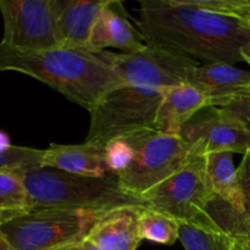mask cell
<instances>
[{
	"mask_svg": "<svg viewBox=\"0 0 250 250\" xmlns=\"http://www.w3.org/2000/svg\"><path fill=\"white\" fill-rule=\"evenodd\" d=\"M137 32L149 46L200 60L234 65L250 43L242 20L212 11L199 0H142Z\"/></svg>",
	"mask_w": 250,
	"mask_h": 250,
	"instance_id": "6da1fadb",
	"label": "cell"
},
{
	"mask_svg": "<svg viewBox=\"0 0 250 250\" xmlns=\"http://www.w3.org/2000/svg\"><path fill=\"white\" fill-rule=\"evenodd\" d=\"M116 54L92 48L55 46L21 51L0 44V71H15L43 82L88 111L114 88L124 85Z\"/></svg>",
	"mask_w": 250,
	"mask_h": 250,
	"instance_id": "7a4b0ae2",
	"label": "cell"
},
{
	"mask_svg": "<svg viewBox=\"0 0 250 250\" xmlns=\"http://www.w3.org/2000/svg\"><path fill=\"white\" fill-rule=\"evenodd\" d=\"M22 176L33 210L65 208L109 212L125 208H146L141 197L124 189L116 175L85 177L39 166L23 170Z\"/></svg>",
	"mask_w": 250,
	"mask_h": 250,
	"instance_id": "3957f363",
	"label": "cell"
},
{
	"mask_svg": "<svg viewBox=\"0 0 250 250\" xmlns=\"http://www.w3.org/2000/svg\"><path fill=\"white\" fill-rule=\"evenodd\" d=\"M167 89L124 84L107 92L89 111L85 143L104 148L115 139L154 129L156 114Z\"/></svg>",
	"mask_w": 250,
	"mask_h": 250,
	"instance_id": "277c9868",
	"label": "cell"
},
{
	"mask_svg": "<svg viewBox=\"0 0 250 250\" xmlns=\"http://www.w3.org/2000/svg\"><path fill=\"white\" fill-rule=\"evenodd\" d=\"M106 212L49 208L12 217L0 225L16 250H50L83 241Z\"/></svg>",
	"mask_w": 250,
	"mask_h": 250,
	"instance_id": "5b68a950",
	"label": "cell"
},
{
	"mask_svg": "<svg viewBox=\"0 0 250 250\" xmlns=\"http://www.w3.org/2000/svg\"><path fill=\"white\" fill-rule=\"evenodd\" d=\"M133 149L131 163L117 173L127 192L141 197L185 167L194 156L181 137L146 129L124 137Z\"/></svg>",
	"mask_w": 250,
	"mask_h": 250,
	"instance_id": "8992f818",
	"label": "cell"
},
{
	"mask_svg": "<svg viewBox=\"0 0 250 250\" xmlns=\"http://www.w3.org/2000/svg\"><path fill=\"white\" fill-rule=\"evenodd\" d=\"M212 198L205 158H193L185 167L142 195L148 209L178 222L219 229L208 214Z\"/></svg>",
	"mask_w": 250,
	"mask_h": 250,
	"instance_id": "52a82bcc",
	"label": "cell"
},
{
	"mask_svg": "<svg viewBox=\"0 0 250 250\" xmlns=\"http://www.w3.org/2000/svg\"><path fill=\"white\" fill-rule=\"evenodd\" d=\"M180 137L194 158L222 151L244 155L250 150V127L224 107L200 110L185 125Z\"/></svg>",
	"mask_w": 250,
	"mask_h": 250,
	"instance_id": "ba28073f",
	"label": "cell"
},
{
	"mask_svg": "<svg viewBox=\"0 0 250 250\" xmlns=\"http://www.w3.org/2000/svg\"><path fill=\"white\" fill-rule=\"evenodd\" d=\"M4 32L1 45L21 51L58 46L51 0H0Z\"/></svg>",
	"mask_w": 250,
	"mask_h": 250,
	"instance_id": "9c48e42d",
	"label": "cell"
},
{
	"mask_svg": "<svg viewBox=\"0 0 250 250\" xmlns=\"http://www.w3.org/2000/svg\"><path fill=\"white\" fill-rule=\"evenodd\" d=\"M197 65L194 59L149 45L137 53L115 56V68L125 84L158 89L185 84L188 71Z\"/></svg>",
	"mask_w": 250,
	"mask_h": 250,
	"instance_id": "30bf717a",
	"label": "cell"
},
{
	"mask_svg": "<svg viewBox=\"0 0 250 250\" xmlns=\"http://www.w3.org/2000/svg\"><path fill=\"white\" fill-rule=\"evenodd\" d=\"M186 83L202 93L209 106L222 107L234 95L250 87V71L229 63H198L188 71Z\"/></svg>",
	"mask_w": 250,
	"mask_h": 250,
	"instance_id": "8fae6325",
	"label": "cell"
},
{
	"mask_svg": "<svg viewBox=\"0 0 250 250\" xmlns=\"http://www.w3.org/2000/svg\"><path fill=\"white\" fill-rule=\"evenodd\" d=\"M107 0H51L60 46L89 48V36Z\"/></svg>",
	"mask_w": 250,
	"mask_h": 250,
	"instance_id": "7c38bea8",
	"label": "cell"
},
{
	"mask_svg": "<svg viewBox=\"0 0 250 250\" xmlns=\"http://www.w3.org/2000/svg\"><path fill=\"white\" fill-rule=\"evenodd\" d=\"M88 45L94 50L114 48L122 54H133L143 50L146 44L128 21L124 4L107 0L93 26Z\"/></svg>",
	"mask_w": 250,
	"mask_h": 250,
	"instance_id": "4fadbf2b",
	"label": "cell"
},
{
	"mask_svg": "<svg viewBox=\"0 0 250 250\" xmlns=\"http://www.w3.org/2000/svg\"><path fill=\"white\" fill-rule=\"evenodd\" d=\"M43 167H51L72 175L103 178L114 173L105 160L104 148L93 143L55 144L44 150Z\"/></svg>",
	"mask_w": 250,
	"mask_h": 250,
	"instance_id": "5bb4252c",
	"label": "cell"
},
{
	"mask_svg": "<svg viewBox=\"0 0 250 250\" xmlns=\"http://www.w3.org/2000/svg\"><path fill=\"white\" fill-rule=\"evenodd\" d=\"M141 210L125 208L106 212L85 239L99 250H137L142 242L138 225Z\"/></svg>",
	"mask_w": 250,
	"mask_h": 250,
	"instance_id": "9a60e30c",
	"label": "cell"
},
{
	"mask_svg": "<svg viewBox=\"0 0 250 250\" xmlns=\"http://www.w3.org/2000/svg\"><path fill=\"white\" fill-rule=\"evenodd\" d=\"M208 106L207 98L187 83L168 88L159 106L154 129L167 136L180 137L185 125Z\"/></svg>",
	"mask_w": 250,
	"mask_h": 250,
	"instance_id": "2e32d148",
	"label": "cell"
},
{
	"mask_svg": "<svg viewBox=\"0 0 250 250\" xmlns=\"http://www.w3.org/2000/svg\"><path fill=\"white\" fill-rule=\"evenodd\" d=\"M22 171H0V225L33 211Z\"/></svg>",
	"mask_w": 250,
	"mask_h": 250,
	"instance_id": "e0dca14e",
	"label": "cell"
},
{
	"mask_svg": "<svg viewBox=\"0 0 250 250\" xmlns=\"http://www.w3.org/2000/svg\"><path fill=\"white\" fill-rule=\"evenodd\" d=\"M142 241L172 246L180 237V222L165 214L151 209H142L138 217Z\"/></svg>",
	"mask_w": 250,
	"mask_h": 250,
	"instance_id": "ac0fdd59",
	"label": "cell"
},
{
	"mask_svg": "<svg viewBox=\"0 0 250 250\" xmlns=\"http://www.w3.org/2000/svg\"><path fill=\"white\" fill-rule=\"evenodd\" d=\"M178 239L186 250H233V238L212 227L180 222Z\"/></svg>",
	"mask_w": 250,
	"mask_h": 250,
	"instance_id": "d6986e66",
	"label": "cell"
},
{
	"mask_svg": "<svg viewBox=\"0 0 250 250\" xmlns=\"http://www.w3.org/2000/svg\"><path fill=\"white\" fill-rule=\"evenodd\" d=\"M237 172H238L239 187L243 198V207H242V212L237 217L232 238L247 239L250 238V150L243 155Z\"/></svg>",
	"mask_w": 250,
	"mask_h": 250,
	"instance_id": "ffe728a7",
	"label": "cell"
},
{
	"mask_svg": "<svg viewBox=\"0 0 250 250\" xmlns=\"http://www.w3.org/2000/svg\"><path fill=\"white\" fill-rule=\"evenodd\" d=\"M44 150L28 146H12L5 151H0V171L28 170L39 167L43 161Z\"/></svg>",
	"mask_w": 250,
	"mask_h": 250,
	"instance_id": "44dd1931",
	"label": "cell"
},
{
	"mask_svg": "<svg viewBox=\"0 0 250 250\" xmlns=\"http://www.w3.org/2000/svg\"><path fill=\"white\" fill-rule=\"evenodd\" d=\"M105 160L114 175L121 172L133 158V149L125 138L115 139L104 146Z\"/></svg>",
	"mask_w": 250,
	"mask_h": 250,
	"instance_id": "7402d4cb",
	"label": "cell"
},
{
	"mask_svg": "<svg viewBox=\"0 0 250 250\" xmlns=\"http://www.w3.org/2000/svg\"><path fill=\"white\" fill-rule=\"evenodd\" d=\"M203 6L220 14L237 17L250 29V0H199Z\"/></svg>",
	"mask_w": 250,
	"mask_h": 250,
	"instance_id": "603a6c76",
	"label": "cell"
},
{
	"mask_svg": "<svg viewBox=\"0 0 250 250\" xmlns=\"http://www.w3.org/2000/svg\"><path fill=\"white\" fill-rule=\"evenodd\" d=\"M222 107L233 112L234 115H237L242 121L246 122L250 127V87L246 88V89L239 92L237 95H234Z\"/></svg>",
	"mask_w": 250,
	"mask_h": 250,
	"instance_id": "cb8c5ba5",
	"label": "cell"
},
{
	"mask_svg": "<svg viewBox=\"0 0 250 250\" xmlns=\"http://www.w3.org/2000/svg\"><path fill=\"white\" fill-rule=\"evenodd\" d=\"M50 250H99L97 247L93 246L92 243L87 241V239H83V241L73 242V243L65 244V246L58 247V248H54Z\"/></svg>",
	"mask_w": 250,
	"mask_h": 250,
	"instance_id": "d4e9b609",
	"label": "cell"
},
{
	"mask_svg": "<svg viewBox=\"0 0 250 250\" xmlns=\"http://www.w3.org/2000/svg\"><path fill=\"white\" fill-rule=\"evenodd\" d=\"M11 146L12 144L10 143V139L7 137V134L4 133V132H0V151L7 150Z\"/></svg>",
	"mask_w": 250,
	"mask_h": 250,
	"instance_id": "484cf974",
	"label": "cell"
},
{
	"mask_svg": "<svg viewBox=\"0 0 250 250\" xmlns=\"http://www.w3.org/2000/svg\"><path fill=\"white\" fill-rule=\"evenodd\" d=\"M0 250H16L1 231H0Z\"/></svg>",
	"mask_w": 250,
	"mask_h": 250,
	"instance_id": "4316f807",
	"label": "cell"
},
{
	"mask_svg": "<svg viewBox=\"0 0 250 250\" xmlns=\"http://www.w3.org/2000/svg\"><path fill=\"white\" fill-rule=\"evenodd\" d=\"M242 58H243V61H246L247 63L250 66V43L244 45L241 50Z\"/></svg>",
	"mask_w": 250,
	"mask_h": 250,
	"instance_id": "83f0119b",
	"label": "cell"
},
{
	"mask_svg": "<svg viewBox=\"0 0 250 250\" xmlns=\"http://www.w3.org/2000/svg\"><path fill=\"white\" fill-rule=\"evenodd\" d=\"M233 250H246V249H244L243 244H242L238 239L233 238Z\"/></svg>",
	"mask_w": 250,
	"mask_h": 250,
	"instance_id": "f1b7e54d",
	"label": "cell"
},
{
	"mask_svg": "<svg viewBox=\"0 0 250 250\" xmlns=\"http://www.w3.org/2000/svg\"><path fill=\"white\" fill-rule=\"evenodd\" d=\"M239 242H241L242 244H243L244 249L246 250H250V238H247V239H238Z\"/></svg>",
	"mask_w": 250,
	"mask_h": 250,
	"instance_id": "f546056e",
	"label": "cell"
}]
</instances>
